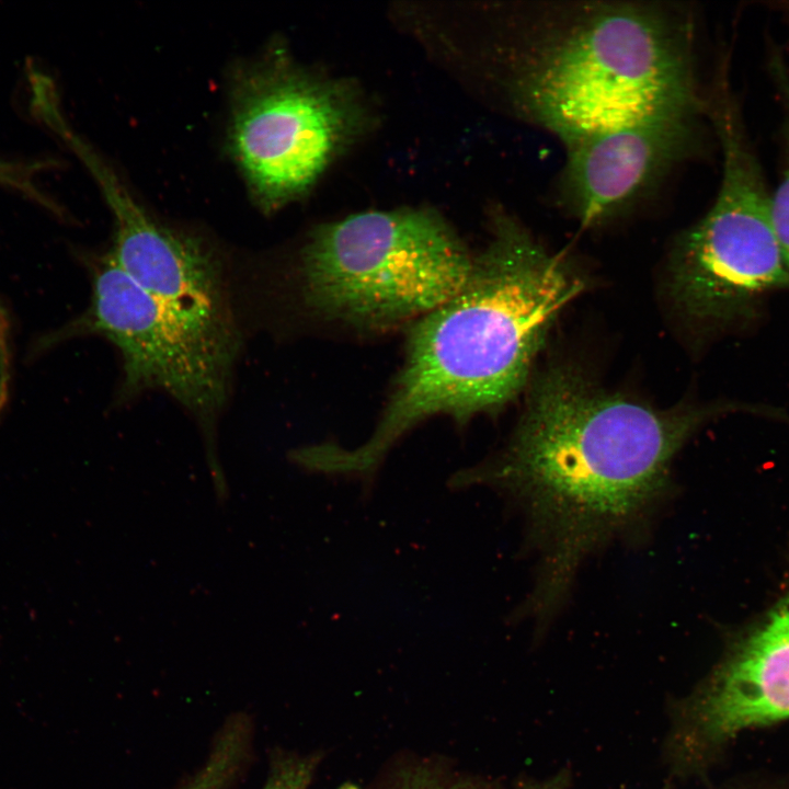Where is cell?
<instances>
[{"label":"cell","instance_id":"1","mask_svg":"<svg viewBox=\"0 0 789 789\" xmlns=\"http://www.w3.org/2000/svg\"><path fill=\"white\" fill-rule=\"evenodd\" d=\"M712 412L655 410L567 366L534 378L492 474L524 507L539 553L536 619L551 617L592 552L649 521L676 454Z\"/></svg>","mask_w":789,"mask_h":789},{"label":"cell","instance_id":"2","mask_svg":"<svg viewBox=\"0 0 789 789\" xmlns=\"http://www.w3.org/2000/svg\"><path fill=\"white\" fill-rule=\"evenodd\" d=\"M584 281L513 216L493 209L491 236L464 286L409 328L405 355L377 427L352 458L375 459L434 415L467 421L512 400Z\"/></svg>","mask_w":789,"mask_h":789},{"label":"cell","instance_id":"3","mask_svg":"<svg viewBox=\"0 0 789 789\" xmlns=\"http://www.w3.org/2000/svg\"><path fill=\"white\" fill-rule=\"evenodd\" d=\"M508 93L517 112L565 145L633 123L704 115L691 19L642 2L536 9Z\"/></svg>","mask_w":789,"mask_h":789},{"label":"cell","instance_id":"4","mask_svg":"<svg viewBox=\"0 0 789 789\" xmlns=\"http://www.w3.org/2000/svg\"><path fill=\"white\" fill-rule=\"evenodd\" d=\"M471 254L436 211L369 210L315 228L287 272L299 309L379 333L413 324L466 283Z\"/></svg>","mask_w":789,"mask_h":789},{"label":"cell","instance_id":"5","mask_svg":"<svg viewBox=\"0 0 789 789\" xmlns=\"http://www.w3.org/2000/svg\"><path fill=\"white\" fill-rule=\"evenodd\" d=\"M708 116L721 151L712 204L676 240L668 293L688 319L728 324L766 294L789 288L769 211L770 190L730 83L717 85Z\"/></svg>","mask_w":789,"mask_h":789},{"label":"cell","instance_id":"6","mask_svg":"<svg viewBox=\"0 0 789 789\" xmlns=\"http://www.w3.org/2000/svg\"><path fill=\"white\" fill-rule=\"evenodd\" d=\"M369 125L351 83L277 56L237 79L230 145L259 205L275 210L306 194Z\"/></svg>","mask_w":789,"mask_h":789},{"label":"cell","instance_id":"7","mask_svg":"<svg viewBox=\"0 0 789 789\" xmlns=\"http://www.w3.org/2000/svg\"><path fill=\"white\" fill-rule=\"evenodd\" d=\"M110 341L123 362L122 397L169 395L199 423L209 444L225 407L236 355L174 317L105 254L93 265L88 309L62 332Z\"/></svg>","mask_w":789,"mask_h":789},{"label":"cell","instance_id":"8","mask_svg":"<svg viewBox=\"0 0 789 789\" xmlns=\"http://www.w3.org/2000/svg\"><path fill=\"white\" fill-rule=\"evenodd\" d=\"M67 142L96 180L112 213L114 239L108 255L114 263L207 342L237 353V324L220 254L203 239L151 217L76 135Z\"/></svg>","mask_w":789,"mask_h":789},{"label":"cell","instance_id":"9","mask_svg":"<svg viewBox=\"0 0 789 789\" xmlns=\"http://www.w3.org/2000/svg\"><path fill=\"white\" fill-rule=\"evenodd\" d=\"M789 719V601L682 704L671 745L676 766L706 765L743 731Z\"/></svg>","mask_w":789,"mask_h":789},{"label":"cell","instance_id":"10","mask_svg":"<svg viewBox=\"0 0 789 789\" xmlns=\"http://www.w3.org/2000/svg\"><path fill=\"white\" fill-rule=\"evenodd\" d=\"M700 115L647 119L567 144L560 193L583 224L627 210L695 147Z\"/></svg>","mask_w":789,"mask_h":789},{"label":"cell","instance_id":"11","mask_svg":"<svg viewBox=\"0 0 789 789\" xmlns=\"http://www.w3.org/2000/svg\"><path fill=\"white\" fill-rule=\"evenodd\" d=\"M251 733L248 719H230L216 737L207 759L184 789H228L248 757Z\"/></svg>","mask_w":789,"mask_h":789},{"label":"cell","instance_id":"12","mask_svg":"<svg viewBox=\"0 0 789 789\" xmlns=\"http://www.w3.org/2000/svg\"><path fill=\"white\" fill-rule=\"evenodd\" d=\"M769 71L781 108L782 168L770 190L769 211L773 229L789 272V67L779 54L769 60Z\"/></svg>","mask_w":789,"mask_h":789},{"label":"cell","instance_id":"13","mask_svg":"<svg viewBox=\"0 0 789 789\" xmlns=\"http://www.w3.org/2000/svg\"><path fill=\"white\" fill-rule=\"evenodd\" d=\"M317 764L313 756H282L273 762L262 789H309Z\"/></svg>","mask_w":789,"mask_h":789},{"label":"cell","instance_id":"14","mask_svg":"<svg viewBox=\"0 0 789 789\" xmlns=\"http://www.w3.org/2000/svg\"><path fill=\"white\" fill-rule=\"evenodd\" d=\"M46 167L44 161L26 163L0 161V185L18 191L54 210V203L39 188L37 183V174L43 172Z\"/></svg>","mask_w":789,"mask_h":789},{"label":"cell","instance_id":"15","mask_svg":"<svg viewBox=\"0 0 789 789\" xmlns=\"http://www.w3.org/2000/svg\"><path fill=\"white\" fill-rule=\"evenodd\" d=\"M10 352V322L5 309L0 304V412L4 408L9 395L11 378Z\"/></svg>","mask_w":789,"mask_h":789},{"label":"cell","instance_id":"16","mask_svg":"<svg viewBox=\"0 0 789 789\" xmlns=\"http://www.w3.org/2000/svg\"><path fill=\"white\" fill-rule=\"evenodd\" d=\"M567 784V775L564 773H560L545 781L525 782L519 787V789H564Z\"/></svg>","mask_w":789,"mask_h":789},{"label":"cell","instance_id":"17","mask_svg":"<svg viewBox=\"0 0 789 789\" xmlns=\"http://www.w3.org/2000/svg\"><path fill=\"white\" fill-rule=\"evenodd\" d=\"M746 789H789V782L787 784H777V785H766V786H752Z\"/></svg>","mask_w":789,"mask_h":789},{"label":"cell","instance_id":"18","mask_svg":"<svg viewBox=\"0 0 789 789\" xmlns=\"http://www.w3.org/2000/svg\"><path fill=\"white\" fill-rule=\"evenodd\" d=\"M663 789H668V787H664Z\"/></svg>","mask_w":789,"mask_h":789}]
</instances>
